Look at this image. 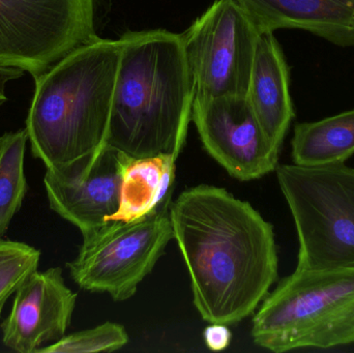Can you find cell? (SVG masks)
Listing matches in <instances>:
<instances>
[{
	"label": "cell",
	"mask_w": 354,
	"mask_h": 353,
	"mask_svg": "<svg viewBox=\"0 0 354 353\" xmlns=\"http://www.w3.org/2000/svg\"><path fill=\"white\" fill-rule=\"evenodd\" d=\"M170 219L202 319L232 325L253 314L278 279L272 224L208 184L183 191L170 203Z\"/></svg>",
	"instance_id": "6da1fadb"
},
{
	"label": "cell",
	"mask_w": 354,
	"mask_h": 353,
	"mask_svg": "<svg viewBox=\"0 0 354 353\" xmlns=\"http://www.w3.org/2000/svg\"><path fill=\"white\" fill-rule=\"evenodd\" d=\"M120 39L106 144L132 158H177L195 97L181 35L165 29L128 31Z\"/></svg>",
	"instance_id": "7a4b0ae2"
},
{
	"label": "cell",
	"mask_w": 354,
	"mask_h": 353,
	"mask_svg": "<svg viewBox=\"0 0 354 353\" xmlns=\"http://www.w3.org/2000/svg\"><path fill=\"white\" fill-rule=\"evenodd\" d=\"M120 53V39L97 35L35 79L25 128L33 157L46 168L105 146Z\"/></svg>",
	"instance_id": "3957f363"
},
{
	"label": "cell",
	"mask_w": 354,
	"mask_h": 353,
	"mask_svg": "<svg viewBox=\"0 0 354 353\" xmlns=\"http://www.w3.org/2000/svg\"><path fill=\"white\" fill-rule=\"evenodd\" d=\"M252 337L277 353L354 344V269H295L262 300Z\"/></svg>",
	"instance_id": "277c9868"
},
{
	"label": "cell",
	"mask_w": 354,
	"mask_h": 353,
	"mask_svg": "<svg viewBox=\"0 0 354 353\" xmlns=\"http://www.w3.org/2000/svg\"><path fill=\"white\" fill-rule=\"evenodd\" d=\"M276 171L299 236L297 269H354V168L293 164Z\"/></svg>",
	"instance_id": "5b68a950"
},
{
	"label": "cell",
	"mask_w": 354,
	"mask_h": 353,
	"mask_svg": "<svg viewBox=\"0 0 354 353\" xmlns=\"http://www.w3.org/2000/svg\"><path fill=\"white\" fill-rule=\"evenodd\" d=\"M170 203L167 199L140 219L110 221L82 233L78 255L66 265L75 283L115 302L132 298L174 238Z\"/></svg>",
	"instance_id": "8992f818"
},
{
	"label": "cell",
	"mask_w": 354,
	"mask_h": 353,
	"mask_svg": "<svg viewBox=\"0 0 354 353\" xmlns=\"http://www.w3.org/2000/svg\"><path fill=\"white\" fill-rule=\"evenodd\" d=\"M95 37V0H0V66L35 79Z\"/></svg>",
	"instance_id": "52a82bcc"
},
{
	"label": "cell",
	"mask_w": 354,
	"mask_h": 353,
	"mask_svg": "<svg viewBox=\"0 0 354 353\" xmlns=\"http://www.w3.org/2000/svg\"><path fill=\"white\" fill-rule=\"evenodd\" d=\"M260 35L236 0H216L198 17L181 33L195 84L194 99L247 97Z\"/></svg>",
	"instance_id": "ba28073f"
},
{
	"label": "cell",
	"mask_w": 354,
	"mask_h": 353,
	"mask_svg": "<svg viewBox=\"0 0 354 353\" xmlns=\"http://www.w3.org/2000/svg\"><path fill=\"white\" fill-rule=\"evenodd\" d=\"M192 120L208 155L232 178L249 182L276 171L280 149L264 134L247 97L194 99Z\"/></svg>",
	"instance_id": "9c48e42d"
},
{
	"label": "cell",
	"mask_w": 354,
	"mask_h": 353,
	"mask_svg": "<svg viewBox=\"0 0 354 353\" xmlns=\"http://www.w3.org/2000/svg\"><path fill=\"white\" fill-rule=\"evenodd\" d=\"M131 158L106 144L68 165L47 168L44 184L52 211L81 233L107 224L118 211L122 173Z\"/></svg>",
	"instance_id": "30bf717a"
},
{
	"label": "cell",
	"mask_w": 354,
	"mask_h": 353,
	"mask_svg": "<svg viewBox=\"0 0 354 353\" xmlns=\"http://www.w3.org/2000/svg\"><path fill=\"white\" fill-rule=\"evenodd\" d=\"M76 300L60 267L33 271L15 292L12 310L2 323L4 345L19 353H37L45 344L59 341Z\"/></svg>",
	"instance_id": "8fae6325"
},
{
	"label": "cell",
	"mask_w": 354,
	"mask_h": 353,
	"mask_svg": "<svg viewBox=\"0 0 354 353\" xmlns=\"http://www.w3.org/2000/svg\"><path fill=\"white\" fill-rule=\"evenodd\" d=\"M261 33L301 29L354 48V0H236Z\"/></svg>",
	"instance_id": "7c38bea8"
},
{
	"label": "cell",
	"mask_w": 354,
	"mask_h": 353,
	"mask_svg": "<svg viewBox=\"0 0 354 353\" xmlns=\"http://www.w3.org/2000/svg\"><path fill=\"white\" fill-rule=\"evenodd\" d=\"M289 83V68L280 44L274 33H261L247 97L262 131L278 149L295 115Z\"/></svg>",
	"instance_id": "4fadbf2b"
},
{
	"label": "cell",
	"mask_w": 354,
	"mask_h": 353,
	"mask_svg": "<svg viewBox=\"0 0 354 353\" xmlns=\"http://www.w3.org/2000/svg\"><path fill=\"white\" fill-rule=\"evenodd\" d=\"M176 159L172 153L131 158L122 173L120 205L109 222L140 219L169 199L168 193L176 176Z\"/></svg>",
	"instance_id": "5bb4252c"
},
{
	"label": "cell",
	"mask_w": 354,
	"mask_h": 353,
	"mask_svg": "<svg viewBox=\"0 0 354 353\" xmlns=\"http://www.w3.org/2000/svg\"><path fill=\"white\" fill-rule=\"evenodd\" d=\"M291 145L295 165L344 164L354 155V108L317 122L297 124Z\"/></svg>",
	"instance_id": "9a60e30c"
},
{
	"label": "cell",
	"mask_w": 354,
	"mask_h": 353,
	"mask_svg": "<svg viewBox=\"0 0 354 353\" xmlns=\"http://www.w3.org/2000/svg\"><path fill=\"white\" fill-rule=\"evenodd\" d=\"M27 141L26 128L0 137V240L20 211L28 190L24 172Z\"/></svg>",
	"instance_id": "2e32d148"
},
{
	"label": "cell",
	"mask_w": 354,
	"mask_h": 353,
	"mask_svg": "<svg viewBox=\"0 0 354 353\" xmlns=\"http://www.w3.org/2000/svg\"><path fill=\"white\" fill-rule=\"evenodd\" d=\"M41 252L24 242L0 240V315L10 296L39 267Z\"/></svg>",
	"instance_id": "e0dca14e"
},
{
	"label": "cell",
	"mask_w": 354,
	"mask_h": 353,
	"mask_svg": "<svg viewBox=\"0 0 354 353\" xmlns=\"http://www.w3.org/2000/svg\"><path fill=\"white\" fill-rule=\"evenodd\" d=\"M129 336L122 325L105 323L95 329L64 336L37 353L111 352L127 345Z\"/></svg>",
	"instance_id": "ac0fdd59"
},
{
	"label": "cell",
	"mask_w": 354,
	"mask_h": 353,
	"mask_svg": "<svg viewBox=\"0 0 354 353\" xmlns=\"http://www.w3.org/2000/svg\"><path fill=\"white\" fill-rule=\"evenodd\" d=\"M203 336L206 346L212 352L226 350L232 337L228 325L222 323H210L204 331Z\"/></svg>",
	"instance_id": "d6986e66"
},
{
	"label": "cell",
	"mask_w": 354,
	"mask_h": 353,
	"mask_svg": "<svg viewBox=\"0 0 354 353\" xmlns=\"http://www.w3.org/2000/svg\"><path fill=\"white\" fill-rule=\"evenodd\" d=\"M6 101H8L6 93H1V91H0V106H1L2 104L6 103Z\"/></svg>",
	"instance_id": "ffe728a7"
}]
</instances>
